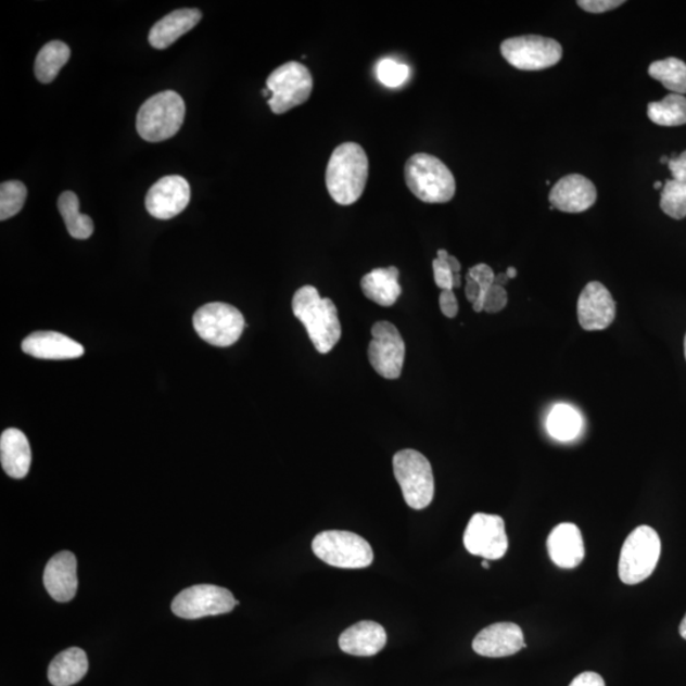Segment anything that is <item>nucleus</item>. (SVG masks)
Listing matches in <instances>:
<instances>
[{
	"instance_id": "obj_17",
	"label": "nucleus",
	"mask_w": 686,
	"mask_h": 686,
	"mask_svg": "<svg viewBox=\"0 0 686 686\" xmlns=\"http://www.w3.org/2000/svg\"><path fill=\"white\" fill-rule=\"evenodd\" d=\"M598 199L595 185L581 175L561 178L551 189L549 201L551 206L563 213L577 214L588 211Z\"/></svg>"
},
{
	"instance_id": "obj_46",
	"label": "nucleus",
	"mask_w": 686,
	"mask_h": 686,
	"mask_svg": "<svg viewBox=\"0 0 686 686\" xmlns=\"http://www.w3.org/2000/svg\"><path fill=\"white\" fill-rule=\"evenodd\" d=\"M506 275L509 276L510 280L517 278V276H518L517 268H514V267L507 268Z\"/></svg>"
},
{
	"instance_id": "obj_51",
	"label": "nucleus",
	"mask_w": 686,
	"mask_h": 686,
	"mask_svg": "<svg viewBox=\"0 0 686 686\" xmlns=\"http://www.w3.org/2000/svg\"><path fill=\"white\" fill-rule=\"evenodd\" d=\"M684 353H685V359H686V334H685V339H684Z\"/></svg>"
},
{
	"instance_id": "obj_10",
	"label": "nucleus",
	"mask_w": 686,
	"mask_h": 686,
	"mask_svg": "<svg viewBox=\"0 0 686 686\" xmlns=\"http://www.w3.org/2000/svg\"><path fill=\"white\" fill-rule=\"evenodd\" d=\"M244 317L233 305L211 303L193 316V327L205 342L213 346L228 347L241 339Z\"/></svg>"
},
{
	"instance_id": "obj_40",
	"label": "nucleus",
	"mask_w": 686,
	"mask_h": 686,
	"mask_svg": "<svg viewBox=\"0 0 686 686\" xmlns=\"http://www.w3.org/2000/svg\"><path fill=\"white\" fill-rule=\"evenodd\" d=\"M570 686H606V682L601 675L586 671V673L577 675L573 678Z\"/></svg>"
},
{
	"instance_id": "obj_24",
	"label": "nucleus",
	"mask_w": 686,
	"mask_h": 686,
	"mask_svg": "<svg viewBox=\"0 0 686 686\" xmlns=\"http://www.w3.org/2000/svg\"><path fill=\"white\" fill-rule=\"evenodd\" d=\"M399 270L391 266L386 268H376L365 275L360 285L365 296L382 307H392L402 294L399 285Z\"/></svg>"
},
{
	"instance_id": "obj_4",
	"label": "nucleus",
	"mask_w": 686,
	"mask_h": 686,
	"mask_svg": "<svg viewBox=\"0 0 686 686\" xmlns=\"http://www.w3.org/2000/svg\"><path fill=\"white\" fill-rule=\"evenodd\" d=\"M185 114L186 106L180 94L174 91L155 94L138 112L139 136L151 143L174 138L181 129Z\"/></svg>"
},
{
	"instance_id": "obj_34",
	"label": "nucleus",
	"mask_w": 686,
	"mask_h": 686,
	"mask_svg": "<svg viewBox=\"0 0 686 686\" xmlns=\"http://www.w3.org/2000/svg\"><path fill=\"white\" fill-rule=\"evenodd\" d=\"M468 276H471L473 280L479 282L482 289V297L479 303L473 304V309L477 313L483 312V297L486 295L487 290L494 285L496 275L492 268L486 264L475 265L469 270Z\"/></svg>"
},
{
	"instance_id": "obj_2",
	"label": "nucleus",
	"mask_w": 686,
	"mask_h": 686,
	"mask_svg": "<svg viewBox=\"0 0 686 686\" xmlns=\"http://www.w3.org/2000/svg\"><path fill=\"white\" fill-rule=\"evenodd\" d=\"M293 312L307 330L317 352H332L342 335L339 310L334 303L320 296L315 287L305 285L293 297Z\"/></svg>"
},
{
	"instance_id": "obj_1",
	"label": "nucleus",
	"mask_w": 686,
	"mask_h": 686,
	"mask_svg": "<svg viewBox=\"0 0 686 686\" xmlns=\"http://www.w3.org/2000/svg\"><path fill=\"white\" fill-rule=\"evenodd\" d=\"M369 177V160L361 145L343 143L334 149L326 170L328 193L348 206L363 196Z\"/></svg>"
},
{
	"instance_id": "obj_11",
	"label": "nucleus",
	"mask_w": 686,
	"mask_h": 686,
	"mask_svg": "<svg viewBox=\"0 0 686 686\" xmlns=\"http://www.w3.org/2000/svg\"><path fill=\"white\" fill-rule=\"evenodd\" d=\"M237 607V600L228 588L215 585H196L178 594L172 601V611L182 619L230 613Z\"/></svg>"
},
{
	"instance_id": "obj_49",
	"label": "nucleus",
	"mask_w": 686,
	"mask_h": 686,
	"mask_svg": "<svg viewBox=\"0 0 686 686\" xmlns=\"http://www.w3.org/2000/svg\"><path fill=\"white\" fill-rule=\"evenodd\" d=\"M660 162H661L662 164H666V163L669 164L670 158H668V156H662V158H661V161H660Z\"/></svg>"
},
{
	"instance_id": "obj_5",
	"label": "nucleus",
	"mask_w": 686,
	"mask_h": 686,
	"mask_svg": "<svg viewBox=\"0 0 686 686\" xmlns=\"http://www.w3.org/2000/svg\"><path fill=\"white\" fill-rule=\"evenodd\" d=\"M661 539L651 526L643 525L633 531L623 544L619 557V579L626 585H637L650 577L659 563Z\"/></svg>"
},
{
	"instance_id": "obj_43",
	"label": "nucleus",
	"mask_w": 686,
	"mask_h": 686,
	"mask_svg": "<svg viewBox=\"0 0 686 686\" xmlns=\"http://www.w3.org/2000/svg\"><path fill=\"white\" fill-rule=\"evenodd\" d=\"M509 280H510L509 276H507L506 272H503V274L496 275L495 283L496 285L505 288L506 283L509 282Z\"/></svg>"
},
{
	"instance_id": "obj_39",
	"label": "nucleus",
	"mask_w": 686,
	"mask_h": 686,
	"mask_svg": "<svg viewBox=\"0 0 686 686\" xmlns=\"http://www.w3.org/2000/svg\"><path fill=\"white\" fill-rule=\"evenodd\" d=\"M669 169L674 180L686 183V151L675 158H670Z\"/></svg>"
},
{
	"instance_id": "obj_8",
	"label": "nucleus",
	"mask_w": 686,
	"mask_h": 686,
	"mask_svg": "<svg viewBox=\"0 0 686 686\" xmlns=\"http://www.w3.org/2000/svg\"><path fill=\"white\" fill-rule=\"evenodd\" d=\"M266 86L271 92L268 106L274 114L282 115L309 100L313 92V77L307 66L289 62L268 76Z\"/></svg>"
},
{
	"instance_id": "obj_21",
	"label": "nucleus",
	"mask_w": 686,
	"mask_h": 686,
	"mask_svg": "<svg viewBox=\"0 0 686 686\" xmlns=\"http://www.w3.org/2000/svg\"><path fill=\"white\" fill-rule=\"evenodd\" d=\"M339 645L345 653L370 658L385 647L386 632L377 622L363 621L343 632Z\"/></svg>"
},
{
	"instance_id": "obj_14",
	"label": "nucleus",
	"mask_w": 686,
	"mask_h": 686,
	"mask_svg": "<svg viewBox=\"0 0 686 686\" xmlns=\"http://www.w3.org/2000/svg\"><path fill=\"white\" fill-rule=\"evenodd\" d=\"M191 189L186 178L167 176L154 183L147 193L145 206L155 219L169 220L189 206Z\"/></svg>"
},
{
	"instance_id": "obj_13",
	"label": "nucleus",
	"mask_w": 686,
	"mask_h": 686,
	"mask_svg": "<svg viewBox=\"0 0 686 686\" xmlns=\"http://www.w3.org/2000/svg\"><path fill=\"white\" fill-rule=\"evenodd\" d=\"M463 542L469 554L487 561L501 559L509 549L505 521L498 514L474 513L469 520Z\"/></svg>"
},
{
	"instance_id": "obj_31",
	"label": "nucleus",
	"mask_w": 686,
	"mask_h": 686,
	"mask_svg": "<svg viewBox=\"0 0 686 686\" xmlns=\"http://www.w3.org/2000/svg\"><path fill=\"white\" fill-rule=\"evenodd\" d=\"M661 211L675 220L686 216V183L669 180L663 186L660 200Z\"/></svg>"
},
{
	"instance_id": "obj_48",
	"label": "nucleus",
	"mask_w": 686,
	"mask_h": 686,
	"mask_svg": "<svg viewBox=\"0 0 686 686\" xmlns=\"http://www.w3.org/2000/svg\"><path fill=\"white\" fill-rule=\"evenodd\" d=\"M653 188L655 190H660L662 188V183L660 181L655 182Z\"/></svg>"
},
{
	"instance_id": "obj_30",
	"label": "nucleus",
	"mask_w": 686,
	"mask_h": 686,
	"mask_svg": "<svg viewBox=\"0 0 686 686\" xmlns=\"http://www.w3.org/2000/svg\"><path fill=\"white\" fill-rule=\"evenodd\" d=\"M648 74L671 93L686 94V64L681 59L668 58L655 62L648 68Z\"/></svg>"
},
{
	"instance_id": "obj_9",
	"label": "nucleus",
	"mask_w": 686,
	"mask_h": 686,
	"mask_svg": "<svg viewBox=\"0 0 686 686\" xmlns=\"http://www.w3.org/2000/svg\"><path fill=\"white\" fill-rule=\"evenodd\" d=\"M505 61L519 71H544L561 62V43L549 37L528 35L512 37L501 43Z\"/></svg>"
},
{
	"instance_id": "obj_45",
	"label": "nucleus",
	"mask_w": 686,
	"mask_h": 686,
	"mask_svg": "<svg viewBox=\"0 0 686 686\" xmlns=\"http://www.w3.org/2000/svg\"><path fill=\"white\" fill-rule=\"evenodd\" d=\"M678 633H681V636L686 640V614L681 624V628H678Z\"/></svg>"
},
{
	"instance_id": "obj_26",
	"label": "nucleus",
	"mask_w": 686,
	"mask_h": 686,
	"mask_svg": "<svg viewBox=\"0 0 686 686\" xmlns=\"http://www.w3.org/2000/svg\"><path fill=\"white\" fill-rule=\"evenodd\" d=\"M71 49L62 41H51L40 50L35 62L36 78L41 84H51L58 77L59 72L69 62Z\"/></svg>"
},
{
	"instance_id": "obj_19",
	"label": "nucleus",
	"mask_w": 686,
	"mask_h": 686,
	"mask_svg": "<svg viewBox=\"0 0 686 686\" xmlns=\"http://www.w3.org/2000/svg\"><path fill=\"white\" fill-rule=\"evenodd\" d=\"M27 355L42 360H71L85 355V347L77 341L58 332H34L22 342Z\"/></svg>"
},
{
	"instance_id": "obj_6",
	"label": "nucleus",
	"mask_w": 686,
	"mask_h": 686,
	"mask_svg": "<svg viewBox=\"0 0 686 686\" xmlns=\"http://www.w3.org/2000/svg\"><path fill=\"white\" fill-rule=\"evenodd\" d=\"M393 471L406 504L414 510L427 509L435 495L434 473L429 459L414 449L401 450L394 455Z\"/></svg>"
},
{
	"instance_id": "obj_50",
	"label": "nucleus",
	"mask_w": 686,
	"mask_h": 686,
	"mask_svg": "<svg viewBox=\"0 0 686 686\" xmlns=\"http://www.w3.org/2000/svg\"><path fill=\"white\" fill-rule=\"evenodd\" d=\"M263 94H264L265 97H268V96H270V94H271V92H270V91H268V89L266 88V89H264Z\"/></svg>"
},
{
	"instance_id": "obj_25",
	"label": "nucleus",
	"mask_w": 686,
	"mask_h": 686,
	"mask_svg": "<svg viewBox=\"0 0 686 686\" xmlns=\"http://www.w3.org/2000/svg\"><path fill=\"white\" fill-rule=\"evenodd\" d=\"M87 655L81 648L72 647L51 661L48 677L54 686H72L88 673Z\"/></svg>"
},
{
	"instance_id": "obj_3",
	"label": "nucleus",
	"mask_w": 686,
	"mask_h": 686,
	"mask_svg": "<svg viewBox=\"0 0 686 686\" xmlns=\"http://www.w3.org/2000/svg\"><path fill=\"white\" fill-rule=\"evenodd\" d=\"M405 180L409 191L428 204L449 203L457 191L452 170L427 153L415 154L406 162Z\"/></svg>"
},
{
	"instance_id": "obj_16",
	"label": "nucleus",
	"mask_w": 686,
	"mask_h": 686,
	"mask_svg": "<svg viewBox=\"0 0 686 686\" xmlns=\"http://www.w3.org/2000/svg\"><path fill=\"white\" fill-rule=\"evenodd\" d=\"M526 647L524 633L510 622L495 623L482 630L473 639V650L484 658H507Z\"/></svg>"
},
{
	"instance_id": "obj_36",
	"label": "nucleus",
	"mask_w": 686,
	"mask_h": 686,
	"mask_svg": "<svg viewBox=\"0 0 686 686\" xmlns=\"http://www.w3.org/2000/svg\"><path fill=\"white\" fill-rule=\"evenodd\" d=\"M432 268H434V278L436 285L442 290H454L453 276L450 267L447 266L445 261L435 258L432 261Z\"/></svg>"
},
{
	"instance_id": "obj_38",
	"label": "nucleus",
	"mask_w": 686,
	"mask_h": 686,
	"mask_svg": "<svg viewBox=\"0 0 686 686\" xmlns=\"http://www.w3.org/2000/svg\"><path fill=\"white\" fill-rule=\"evenodd\" d=\"M440 309L447 318H455L458 316L459 304L457 296H455L453 290H443L439 297Z\"/></svg>"
},
{
	"instance_id": "obj_42",
	"label": "nucleus",
	"mask_w": 686,
	"mask_h": 686,
	"mask_svg": "<svg viewBox=\"0 0 686 686\" xmlns=\"http://www.w3.org/2000/svg\"><path fill=\"white\" fill-rule=\"evenodd\" d=\"M436 258L445 261L447 266L450 267L453 274H460L461 265L457 257L449 255V253H447L445 250H439Z\"/></svg>"
},
{
	"instance_id": "obj_47",
	"label": "nucleus",
	"mask_w": 686,
	"mask_h": 686,
	"mask_svg": "<svg viewBox=\"0 0 686 686\" xmlns=\"http://www.w3.org/2000/svg\"><path fill=\"white\" fill-rule=\"evenodd\" d=\"M482 567H483V569H486V570L490 569V563H488L487 559H483Z\"/></svg>"
},
{
	"instance_id": "obj_35",
	"label": "nucleus",
	"mask_w": 686,
	"mask_h": 686,
	"mask_svg": "<svg viewBox=\"0 0 686 686\" xmlns=\"http://www.w3.org/2000/svg\"><path fill=\"white\" fill-rule=\"evenodd\" d=\"M507 301H509V296H507L505 288L494 283L483 297V312L492 313V315L501 312L506 308Z\"/></svg>"
},
{
	"instance_id": "obj_32",
	"label": "nucleus",
	"mask_w": 686,
	"mask_h": 686,
	"mask_svg": "<svg viewBox=\"0 0 686 686\" xmlns=\"http://www.w3.org/2000/svg\"><path fill=\"white\" fill-rule=\"evenodd\" d=\"M27 198L26 186L20 181H7L0 186V220L5 221L17 215Z\"/></svg>"
},
{
	"instance_id": "obj_18",
	"label": "nucleus",
	"mask_w": 686,
	"mask_h": 686,
	"mask_svg": "<svg viewBox=\"0 0 686 686\" xmlns=\"http://www.w3.org/2000/svg\"><path fill=\"white\" fill-rule=\"evenodd\" d=\"M43 585L52 599L68 602L78 590L77 558L72 551H61L45 567Z\"/></svg>"
},
{
	"instance_id": "obj_28",
	"label": "nucleus",
	"mask_w": 686,
	"mask_h": 686,
	"mask_svg": "<svg viewBox=\"0 0 686 686\" xmlns=\"http://www.w3.org/2000/svg\"><path fill=\"white\" fill-rule=\"evenodd\" d=\"M583 419L575 408L569 405H557L547 419V430L551 437L559 442H571L580 434Z\"/></svg>"
},
{
	"instance_id": "obj_33",
	"label": "nucleus",
	"mask_w": 686,
	"mask_h": 686,
	"mask_svg": "<svg viewBox=\"0 0 686 686\" xmlns=\"http://www.w3.org/2000/svg\"><path fill=\"white\" fill-rule=\"evenodd\" d=\"M377 76L380 84L388 88H398L406 84L409 77V68L394 59H383L377 65Z\"/></svg>"
},
{
	"instance_id": "obj_20",
	"label": "nucleus",
	"mask_w": 686,
	"mask_h": 686,
	"mask_svg": "<svg viewBox=\"0 0 686 686\" xmlns=\"http://www.w3.org/2000/svg\"><path fill=\"white\" fill-rule=\"evenodd\" d=\"M547 547L551 561L561 569H575L584 561L583 534L575 524L557 525L548 536Z\"/></svg>"
},
{
	"instance_id": "obj_12",
	"label": "nucleus",
	"mask_w": 686,
	"mask_h": 686,
	"mask_svg": "<svg viewBox=\"0 0 686 686\" xmlns=\"http://www.w3.org/2000/svg\"><path fill=\"white\" fill-rule=\"evenodd\" d=\"M371 338L368 350L371 367L380 377L398 379L406 357L405 341L398 328L386 320H380L372 326Z\"/></svg>"
},
{
	"instance_id": "obj_7",
	"label": "nucleus",
	"mask_w": 686,
	"mask_h": 686,
	"mask_svg": "<svg viewBox=\"0 0 686 686\" xmlns=\"http://www.w3.org/2000/svg\"><path fill=\"white\" fill-rule=\"evenodd\" d=\"M312 549L320 561L338 569H367L374 561V551L369 542L352 532L319 533L312 543Z\"/></svg>"
},
{
	"instance_id": "obj_27",
	"label": "nucleus",
	"mask_w": 686,
	"mask_h": 686,
	"mask_svg": "<svg viewBox=\"0 0 686 686\" xmlns=\"http://www.w3.org/2000/svg\"><path fill=\"white\" fill-rule=\"evenodd\" d=\"M59 212H61L66 229L76 240H88L93 234L94 226L88 215L79 212V199L76 193L65 191L58 200Z\"/></svg>"
},
{
	"instance_id": "obj_41",
	"label": "nucleus",
	"mask_w": 686,
	"mask_h": 686,
	"mask_svg": "<svg viewBox=\"0 0 686 686\" xmlns=\"http://www.w3.org/2000/svg\"><path fill=\"white\" fill-rule=\"evenodd\" d=\"M466 296L469 302L472 304L479 303L482 297V289L479 285V282L473 280L471 276L467 275V283H466Z\"/></svg>"
},
{
	"instance_id": "obj_37",
	"label": "nucleus",
	"mask_w": 686,
	"mask_h": 686,
	"mask_svg": "<svg viewBox=\"0 0 686 686\" xmlns=\"http://www.w3.org/2000/svg\"><path fill=\"white\" fill-rule=\"evenodd\" d=\"M625 2L623 0H580V9L588 13H606L619 9Z\"/></svg>"
},
{
	"instance_id": "obj_15",
	"label": "nucleus",
	"mask_w": 686,
	"mask_h": 686,
	"mask_svg": "<svg viewBox=\"0 0 686 686\" xmlns=\"http://www.w3.org/2000/svg\"><path fill=\"white\" fill-rule=\"evenodd\" d=\"M617 305L599 281L588 282L577 302V318L585 331H602L613 325Z\"/></svg>"
},
{
	"instance_id": "obj_22",
	"label": "nucleus",
	"mask_w": 686,
	"mask_h": 686,
	"mask_svg": "<svg viewBox=\"0 0 686 686\" xmlns=\"http://www.w3.org/2000/svg\"><path fill=\"white\" fill-rule=\"evenodd\" d=\"M201 18H203V13L196 9L172 12L152 27L151 33H149V42L154 49H167L185 34L191 31Z\"/></svg>"
},
{
	"instance_id": "obj_29",
	"label": "nucleus",
	"mask_w": 686,
	"mask_h": 686,
	"mask_svg": "<svg viewBox=\"0 0 686 686\" xmlns=\"http://www.w3.org/2000/svg\"><path fill=\"white\" fill-rule=\"evenodd\" d=\"M648 117L656 125L682 126L686 124V97L670 93L660 102L648 104Z\"/></svg>"
},
{
	"instance_id": "obj_44",
	"label": "nucleus",
	"mask_w": 686,
	"mask_h": 686,
	"mask_svg": "<svg viewBox=\"0 0 686 686\" xmlns=\"http://www.w3.org/2000/svg\"><path fill=\"white\" fill-rule=\"evenodd\" d=\"M461 285V276L460 274H454L453 276V287L455 288H460Z\"/></svg>"
},
{
	"instance_id": "obj_23",
	"label": "nucleus",
	"mask_w": 686,
	"mask_h": 686,
	"mask_svg": "<svg viewBox=\"0 0 686 686\" xmlns=\"http://www.w3.org/2000/svg\"><path fill=\"white\" fill-rule=\"evenodd\" d=\"M33 454L24 432L5 430L0 437V461L4 472L12 479H25L31 467Z\"/></svg>"
}]
</instances>
